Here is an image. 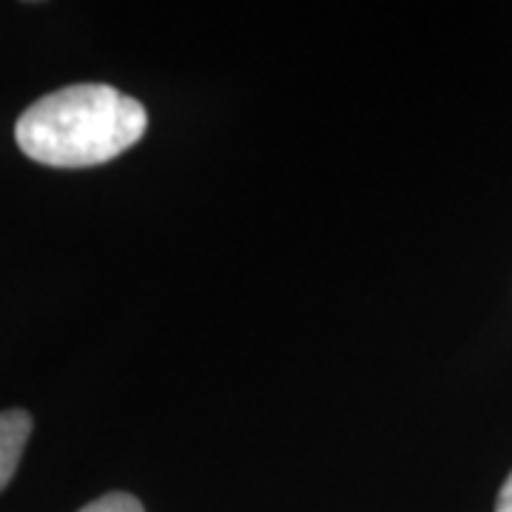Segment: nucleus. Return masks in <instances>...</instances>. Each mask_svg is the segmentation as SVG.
I'll list each match as a JSON object with an SVG mask.
<instances>
[{
    "label": "nucleus",
    "instance_id": "1",
    "mask_svg": "<svg viewBox=\"0 0 512 512\" xmlns=\"http://www.w3.org/2000/svg\"><path fill=\"white\" fill-rule=\"evenodd\" d=\"M148 114L140 100L103 83H77L40 97L20 114L15 140L52 168H92L140 143Z\"/></svg>",
    "mask_w": 512,
    "mask_h": 512
},
{
    "label": "nucleus",
    "instance_id": "2",
    "mask_svg": "<svg viewBox=\"0 0 512 512\" xmlns=\"http://www.w3.org/2000/svg\"><path fill=\"white\" fill-rule=\"evenodd\" d=\"M29 436H32V416L26 410L0 413V493L15 476Z\"/></svg>",
    "mask_w": 512,
    "mask_h": 512
},
{
    "label": "nucleus",
    "instance_id": "3",
    "mask_svg": "<svg viewBox=\"0 0 512 512\" xmlns=\"http://www.w3.org/2000/svg\"><path fill=\"white\" fill-rule=\"evenodd\" d=\"M80 512H146V507L140 504V498L128 493H106L100 495L97 501L86 504Z\"/></svg>",
    "mask_w": 512,
    "mask_h": 512
},
{
    "label": "nucleus",
    "instance_id": "4",
    "mask_svg": "<svg viewBox=\"0 0 512 512\" xmlns=\"http://www.w3.org/2000/svg\"><path fill=\"white\" fill-rule=\"evenodd\" d=\"M495 512H512V473L498 490V501H495Z\"/></svg>",
    "mask_w": 512,
    "mask_h": 512
}]
</instances>
